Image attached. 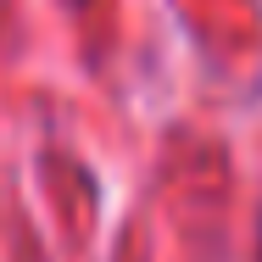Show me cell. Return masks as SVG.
<instances>
[{
    "instance_id": "obj_1",
    "label": "cell",
    "mask_w": 262,
    "mask_h": 262,
    "mask_svg": "<svg viewBox=\"0 0 262 262\" xmlns=\"http://www.w3.org/2000/svg\"><path fill=\"white\" fill-rule=\"evenodd\" d=\"M257 257H262V229H257Z\"/></svg>"
}]
</instances>
